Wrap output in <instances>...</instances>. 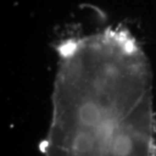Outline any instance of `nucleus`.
Returning a JSON list of instances; mask_svg holds the SVG:
<instances>
[{
  "label": "nucleus",
  "instance_id": "obj_2",
  "mask_svg": "<svg viewBox=\"0 0 156 156\" xmlns=\"http://www.w3.org/2000/svg\"><path fill=\"white\" fill-rule=\"evenodd\" d=\"M92 137L93 136L87 131H77L72 141L73 150L79 154L90 152L93 149V143H94V139Z\"/></svg>",
  "mask_w": 156,
  "mask_h": 156
},
{
  "label": "nucleus",
  "instance_id": "obj_1",
  "mask_svg": "<svg viewBox=\"0 0 156 156\" xmlns=\"http://www.w3.org/2000/svg\"><path fill=\"white\" fill-rule=\"evenodd\" d=\"M115 156H130L133 152L134 144L131 136L127 133H119L112 144Z\"/></svg>",
  "mask_w": 156,
  "mask_h": 156
}]
</instances>
